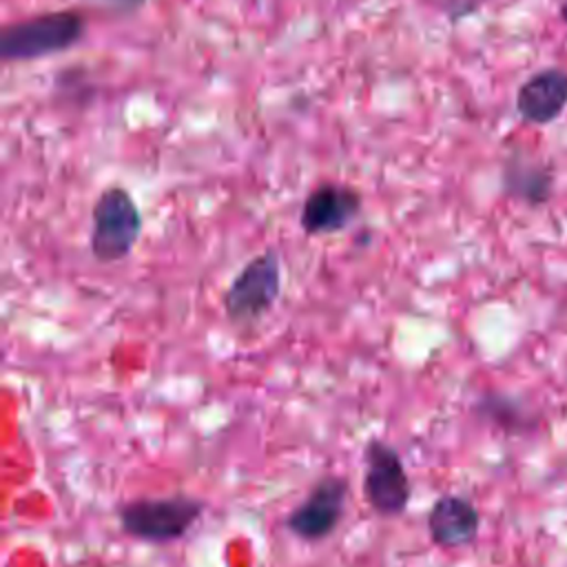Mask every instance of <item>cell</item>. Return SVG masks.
Masks as SVG:
<instances>
[{"instance_id": "1", "label": "cell", "mask_w": 567, "mask_h": 567, "mask_svg": "<svg viewBox=\"0 0 567 567\" xmlns=\"http://www.w3.org/2000/svg\"><path fill=\"white\" fill-rule=\"evenodd\" d=\"M86 29L80 11L62 9L7 24L0 31V58L4 62H24L75 47Z\"/></svg>"}, {"instance_id": "2", "label": "cell", "mask_w": 567, "mask_h": 567, "mask_svg": "<svg viewBox=\"0 0 567 567\" xmlns=\"http://www.w3.org/2000/svg\"><path fill=\"white\" fill-rule=\"evenodd\" d=\"M204 514V501L193 496L135 498L117 509L120 527L126 536L144 543H171L182 536Z\"/></svg>"}, {"instance_id": "3", "label": "cell", "mask_w": 567, "mask_h": 567, "mask_svg": "<svg viewBox=\"0 0 567 567\" xmlns=\"http://www.w3.org/2000/svg\"><path fill=\"white\" fill-rule=\"evenodd\" d=\"M91 215L93 257L100 264H115L128 257L142 230V213L131 193L122 186L104 188L95 199Z\"/></svg>"}, {"instance_id": "4", "label": "cell", "mask_w": 567, "mask_h": 567, "mask_svg": "<svg viewBox=\"0 0 567 567\" xmlns=\"http://www.w3.org/2000/svg\"><path fill=\"white\" fill-rule=\"evenodd\" d=\"M281 292V266L275 250L255 255L235 275L226 288L221 303L233 323H252L261 319L279 299Z\"/></svg>"}, {"instance_id": "5", "label": "cell", "mask_w": 567, "mask_h": 567, "mask_svg": "<svg viewBox=\"0 0 567 567\" xmlns=\"http://www.w3.org/2000/svg\"><path fill=\"white\" fill-rule=\"evenodd\" d=\"M363 498L381 516H399L408 507L412 485L399 452L381 439H370L363 447Z\"/></svg>"}, {"instance_id": "6", "label": "cell", "mask_w": 567, "mask_h": 567, "mask_svg": "<svg viewBox=\"0 0 567 567\" xmlns=\"http://www.w3.org/2000/svg\"><path fill=\"white\" fill-rule=\"evenodd\" d=\"M348 481L337 474L319 478L308 496L292 507L286 518V527L301 540L315 543L328 538L346 514Z\"/></svg>"}, {"instance_id": "7", "label": "cell", "mask_w": 567, "mask_h": 567, "mask_svg": "<svg viewBox=\"0 0 567 567\" xmlns=\"http://www.w3.org/2000/svg\"><path fill=\"white\" fill-rule=\"evenodd\" d=\"M361 195L357 188L337 182L317 184L299 215V224L308 235H330L348 228L361 213Z\"/></svg>"}, {"instance_id": "8", "label": "cell", "mask_w": 567, "mask_h": 567, "mask_svg": "<svg viewBox=\"0 0 567 567\" xmlns=\"http://www.w3.org/2000/svg\"><path fill=\"white\" fill-rule=\"evenodd\" d=\"M567 109V71L558 66L529 75L516 93V111L529 124H549Z\"/></svg>"}, {"instance_id": "9", "label": "cell", "mask_w": 567, "mask_h": 567, "mask_svg": "<svg viewBox=\"0 0 567 567\" xmlns=\"http://www.w3.org/2000/svg\"><path fill=\"white\" fill-rule=\"evenodd\" d=\"M481 516L472 501L458 494H445L427 512V532L436 547L456 549L478 536Z\"/></svg>"}, {"instance_id": "10", "label": "cell", "mask_w": 567, "mask_h": 567, "mask_svg": "<svg viewBox=\"0 0 567 567\" xmlns=\"http://www.w3.org/2000/svg\"><path fill=\"white\" fill-rule=\"evenodd\" d=\"M554 175L547 166L525 157H512L503 168V188L527 204H543L551 195Z\"/></svg>"}, {"instance_id": "11", "label": "cell", "mask_w": 567, "mask_h": 567, "mask_svg": "<svg viewBox=\"0 0 567 567\" xmlns=\"http://www.w3.org/2000/svg\"><path fill=\"white\" fill-rule=\"evenodd\" d=\"M476 410L494 421L496 425L505 427V430H520L523 423H525V414L520 412V408L507 399V396H501V394H487L483 396L478 403H476Z\"/></svg>"}, {"instance_id": "12", "label": "cell", "mask_w": 567, "mask_h": 567, "mask_svg": "<svg viewBox=\"0 0 567 567\" xmlns=\"http://www.w3.org/2000/svg\"><path fill=\"white\" fill-rule=\"evenodd\" d=\"M111 2H122V4H128V7H140V4H144L146 0H111Z\"/></svg>"}, {"instance_id": "13", "label": "cell", "mask_w": 567, "mask_h": 567, "mask_svg": "<svg viewBox=\"0 0 567 567\" xmlns=\"http://www.w3.org/2000/svg\"><path fill=\"white\" fill-rule=\"evenodd\" d=\"M560 18L567 22V0L560 2Z\"/></svg>"}]
</instances>
